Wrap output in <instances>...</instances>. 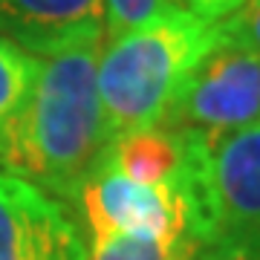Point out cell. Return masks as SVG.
<instances>
[{
    "label": "cell",
    "instance_id": "12",
    "mask_svg": "<svg viewBox=\"0 0 260 260\" xmlns=\"http://www.w3.org/2000/svg\"><path fill=\"white\" fill-rule=\"evenodd\" d=\"M243 3H249V0H188V9L194 12L197 18L208 20V23H220L232 12L240 9Z\"/></svg>",
    "mask_w": 260,
    "mask_h": 260
},
{
    "label": "cell",
    "instance_id": "2",
    "mask_svg": "<svg viewBox=\"0 0 260 260\" xmlns=\"http://www.w3.org/2000/svg\"><path fill=\"white\" fill-rule=\"evenodd\" d=\"M214 44L217 23L191 9L102 41L95 84L107 139L156 127L191 67Z\"/></svg>",
    "mask_w": 260,
    "mask_h": 260
},
{
    "label": "cell",
    "instance_id": "4",
    "mask_svg": "<svg viewBox=\"0 0 260 260\" xmlns=\"http://www.w3.org/2000/svg\"><path fill=\"white\" fill-rule=\"evenodd\" d=\"M260 121V52L217 35L179 84L162 127L194 136H220Z\"/></svg>",
    "mask_w": 260,
    "mask_h": 260
},
{
    "label": "cell",
    "instance_id": "3",
    "mask_svg": "<svg viewBox=\"0 0 260 260\" xmlns=\"http://www.w3.org/2000/svg\"><path fill=\"white\" fill-rule=\"evenodd\" d=\"M188 139L203 246L260 249V121Z\"/></svg>",
    "mask_w": 260,
    "mask_h": 260
},
{
    "label": "cell",
    "instance_id": "1",
    "mask_svg": "<svg viewBox=\"0 0 260 260\" xmlns=\"http://www.w3.org/2000/svg\"><path fill=\"white\" fill-rule=\"evenodd\" d=\"M102 41L38 58L35 81L0 142V171L61 203L75 197L110 145L99 102Z\"/></svg>",
    "mask_w": 260,
    "mask_h": 260
},
{
    "label": "cell",
    "instance_id": "9",
    "mask_svg": "<svg viewBox=\"0 0 260 260\" xmlns=\"http://www.w3.org/2000/svg\"><path fill=\"white\" fill-rule=\"evenodd\" d=\"M38 58L0 38V142L35 81Z\"/></svg>",
    "mask_w": 260,
    "mask_h": 260
},
{
    "label": "cell",
    "instance_id": "8",
    "mask_svg": "<svg viewBox=\"0 0 260 260\" xmlns=\"http://www.w3.org/2000/svg\"><path fill=\"white\" fill-rule=\"evenodd\" d=\"M87 260H194L197 237H136V234H104L84 240Z\"/></svg>",
    "mask_w": 260,
    "mask_h": 260
},
{
    "label": "cell",
    "instance_id": "5",
    "mask_svg": "<svg viewBox=\"0 0 260 260\" xmlns=\"http://www.w3.org/2000/svg\"><path fill=\"white\" fill-rule=\"evenodd\" d=\"M0 260H87L70 205L0 171Z\"/></svg>",
    "mask_w": 260,
    "mask_h": 260
},
{
    "label": "cell",
    "instance_id": "6",
    "mask_svg": "<svg viewBox=\"0 0 260 260\" xmlns=\"http://www.w3.org/2000/svg\"><path fill=\"white\" fill-rule=\"evenodd\" d=\"M104 0H0V38L49 58L87 41H104Z\"/></svg>",
    "mask_w": 260,
    "mask_h": 260
},
{
    "label": "cell",
    "instance_id": "11",
    "mask_svg": "<svg viewBox=\"0 0 260 260\" xmlns=\"http://www.w3.org/2000/svg\"><path fill=\"white\" fill-rule=\"evenodd\" d=\"M217 35L223 41H232V44H240V47L260 52V0L243 3L237 12H232L225 20H220Z\"/></svg>",
    "mask_w": 260,
    "mask_h": 260
},
{
    "label": "cell",
    "instance_id": "7",
    "mask_svg": "<svg viewBox=\"0 0 260 260\" xmlns=\"http://www.w3.org/2000/svg\"><path fill=\"white\" fill-rule=\"evenodd\" d=\"M188 156H191V142L185 133L156 124L116 136L99 162L142 185H168L182 179Z\"/></svg>",
    "mask_w": 260,
    "mask_h": 260
},
{
    "label": "cell",
    "instance_id": "13",
    "mask_svg": "<svg viewBox=\"0 0 260 260\" xmlns=\"http://www.w3.org/2000/svg\"><path fill=\"white\" fill-rule=\"evenodd\" d=\"M194 260H260V249H243V246H200Z\"/></svg>",
    "mask_w": 260,
    "mask_h": 260
},
{
    "label": "cell",
    "instance_id": "10",
    "mask_svg": "<svg viewBox=\"0 0 260 260\" xmlns=\"http://www.w3.org/2000/svg\"><path fill=\"white\" fill-rule=\"evenodd\" d=\"M182 9H188V0H104V35L116 38Z\"/></svg>",
    "mask_w": 260,
    "mask_h": 260
}]
</instances>
